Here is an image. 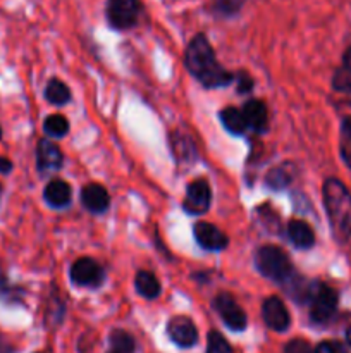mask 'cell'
<instances>
[{"instance_id": "6da1fadb", "label": "cell", "mask_w": 351, "mask_h": 353, "mask_svg": "<svg viewBox=\"0 0 351 353\" xmlns=\"http://www.w3.org/2000/svg\"><path fill=\"white\" fill-rule=\"evenodd\" d=\"M186 69L206 88H222L234 81V74L224 69L213 55L205 34H196L189 41L184 55Z\"/></svg>"}, {"instance_id": "7a4b0ae2", "label": "cell", "mask_w": 351, "mask_h": 353, "mask_svg": "<svg viewBox=\"0 0 351 353\" xmlns=\"http://www.w3.org/2000/svg\"><path fill=\"white\" fill-rule=\"evenodd\" d=\"M323 207L337 243L351 240V193L343 181L329 178L322 186Z\"/></svg>"}, {"instance_id": "3957f363", "label": "cell", "mask_w": 351, "mask_h": 353, "mask_svg": "<svg viewBox=\"0 0 351 353\" xmlns=\"http://www.w3.org/2000/svg\"><path fill=\"white\" fill-rule=\"evenodd\" d=\"M255 268L262 276L277 283H286L292 274L288 254L274 245H264L255 252Z\"/></svg>"}, {"instance_id": "277c9868", "label": "cell", "mask_w": 351, "mask_h": 353, "mask_svg": "<svg viewBox=\"0 0 351 353\" xmlns=\"http://www.w3.org/2000/svg\"><path fill=\"white\" fill-rule=\"evenodd\" d=\"M310 302V319L315 324H327L332 321V317L336 316L337 310V302H339V296L337 292L330 286L323 285V283H315L310 288L308 295Z\"/></svg>"}, {"instance_id": "5b68a950", "label": "cell", "mask_w": 351, "mask_h": 353, "mask_svg": "<svg viewBox=\"0 0 351 353\" xmlns=\"http://www.w3.org/2000/svg\"><path fill=\"white\" fill-rule=\"evenodd\" d=\"M140 0H109L107 2V19L116 30H127L134 26L140 16Z\"/></svg>"}, {"instance_id": "8992f818", "label": "cell", "mask_w": 351, "mask_h": 353, "mask_svg": "<svg viewBox=\"0 0 351 353\" xmlns=\"http://www.w3.org/2000/svg\"><path fill=\"white\" fill-rule=\"evenodd\" d=\"M213 309L219 314L220 319L224 321L229 330L233 331H243L246 327V314L244 310L237 305L236 300L229 295V293H220L213 299Z\"/></svg>"}, {"instance_id": "52a82bcc", "label": "cell", "mask_w": 351, "mask_h": 353, "mask_svg": "<svg viewBox=\"0 0 351 353\" xmlns=\"http://www.w3.org/2000/svg\"><path fill=\"white\" fill-rule=\"evenodd\" d=\"M71 279L74 285L85 286V288H96L105 279L102 265L89 257L78 259L71 268Z\"/></svg>"}, {"instance_id": "ba28073f", "label": "cell", "mask_w": 351, "mask_h": 353, "mask_svg": "<svg viewBox=\"0 0 351 353\" xmlns=\"http://www.w3.org/2000/svg\"><path fill=\"white\" fill-rule=\"evenodd\" d=\"M210 202H212V190L205 179H195L189 183L184 203H182L186 212L191 216H203L209 210Z\"/></svg>"}, {"instance_id": "9c48e42d", "label": "cell", "mask_w": 351, "mask_h": 353, "mask_svg": "<svg viewBox=\"0 0 351 353\" xmlns=\"http://www.w3.org/2000/svg\"><path fill=\"white\" fill-rule=\"evenodd\" d=\"M167 334L178 347L191 348L198 341V331L191 319L184 316L172 317L167 324Z\"/></svg>"}, {"instance_id": "30bf717a", "label": "cell", "mask_w": 351, "mask_h": 353, "mask_svg": "<svg viewBox=\"0 0 351 353\" xmlns=\"http://www.w3.org/2000/svg\"><path fill=\"white\" fill-rule=\"evenodd\" d=\"M262 316H264L265 324L272 331H277V333H284L289 327V324H291L288 309H286L282 300L277 299V296H270V299L265 300L264 307H262Z\"/></svg>"}, {"instance_id": "8fae6325", "label": "cell", "mask_w": 351, "mask_h": 353, "mask_svg": "<svg viewBox=\"0 0 351 353\" xmlns=\"http://www.w3.org/2000/svg\"><path fill=\"white\" fill-rule=\"evenodd\" d=\"M195 240L198 241L200 247L210 252L224 250L229 243V238L219 228L210 223H203V221L195 224Z\"/></svg>"}, {"instance_id": "7c38bea8", "label": "cell", "mask_w": 351, "mask_h": 353, "mask_svg": "<svg viewBox=\"0 0 351 353\" xmlns=\"http://www.w3.org/2000/svg\"><path fill=\"white\" fill-rule=\"evenodd\" d=\"M64 155L61 148L48 140H40L36 147V165L40 172H54L62 168Z\"/></svg>"}, {"instance_id": "4fadbf2b", "label": "cell", "mask_w": 351, "mask_h": 353, "mask_svg": "<svg viewBox=\"0 0 351 353\" xmlns=\"http://www.w3.org/2000/svg\"><path fill=\"white\" fill-rule=\"evenodd\" d=\"M81 202L89 212L102 214L109 209L110 196L109 192L102 185H98V183H89V185H86L83 188Z\"/></svg>"}, {"instance_id": "5bb4252c", "label": "cell", "mask_w": 351, "mask_h": 353, "mask_svg": "<svg viewBox=\"0 0 351 353\" xmlns=\"http://www.w3.org/2000/svg\"><path fill=\"white\" fill-rule=\"evenodd\" d=\"M241 110H243L248 128H251L255 133H264L267 130L268 114L267 107L262 100H248Z\"/></svg>"}, {"instance_id": "9a60e30c", "label": "cell", "mask_w": 351, "mask_h": 353, "mask_svg": "<svg viewBox=\"0 0 351 353\" xmlns=\"http://www.w3.org/2000/svg\"><path fill=\"white\" fill-rule=\"evenodd\" d=\"M286 233H288V238L291 240V243L295 247L303 248V250L312 248L313 243H315V234H313L312 228H310L308 223H305L301 219H292L288 224Z\"/></svg>"}, {"instance_id": "2e32d148", "label": "cell", "mask_w": 351, "mask_h": 353, "mask_svg": "<svg viewBox=\"0 0 351 353\" xmlns=\"http://www.w3.org/2000/svg\"><path fill=\"white\" fill-rule=\"evenodd\" d=\"M43 196L48 205L61 209V207L69 205V202H71V186L62 181V179H54V181L45 186Z\"/></svg>"}, {"instance_id": "e0dca14e", "label": "cell", "mask_w": 351, "mask_h": 353, "mask_svg": "<svg viewBox=\"0 0 351 353\" xmlns=\"http://www.w3.org/2000/svg\"><path fill=\"white\" fill-rule=\"evenodd\" d=\"M220 121H222L224 128L233 134H243L248 130L246 119H244L243 110L236 109V107H226L220 110Z\"/></svg>"}, {"instance_id": "ac0fdd59", "label": "cell", "mask_w": 351, "mask_h": 353, "mask_svg": "<svg viewBox=\"0 0 351 353\" xmlns=\"http://www.w3.org/2000/svg\"><path fill=\"white\" fill-rule=\"evenodd\" d=\"M134 286H136V292L140 293L143 299L153 300L160 295V283L155 278V274L148 271H140L134 278Z\"/></svg>"}, {"instance_id": "d6986e66", "label": "cell", "mask_w": 351, "mask_h": 353, "mask_svg": "<svg viewBox=\"0 0 351 353\" xmlns=\"http://www.w3.org/2000/svg\"><path fill=\"white\" fill-rule=\"evenodd\" d=\"M45 99L54 105H64L71 99V93L64 83L58 81V79H50L47 88H45Z\"/></svg>"}, {"instance_id": "ffe728a7", "label": "cell", "mask_w": 351, "mask_h": 353, "mask_svg": "<svg viewBox=\"0 0 351 353\" xmlns=\"http://www.w3.org/2000/svg\"><path fill=\"white\" fill-rule=\"evenodd\" d=\"M109 341L112 353H134V348H136L133 336L129 333H126V331H112Z\"/></svg>"}, {"instance_id": "44dd1931", "label": "cell", "mask_w": 351, "mask_h": 353, "mask_svg": "<svg viewBox=\"0 0 351 353\" xmlns=\"http://www.w3.org/2000/svg\"><path fill=\"white\" fill-rule=\"evenodd\" d=\"M43 130L48 137L61 138L64 137V134H67L69 121L65 119L64 116H61V114H52V116H48L47 119H45Z\"/></svg>"}, {"instance_id": "7402d4cb", "label": "cell", "mask_w": 351, "mask_h": 353, "mask_svg": "<svg viewBox=\"0 0 351 353\" xmlns=\"http://www.w3.org/2000/svg\"><path fill=\"white\" fill-rule=\"evenodd\" d=\"M339 154L344 164L351 169V119H343V123H341Z\"/></svg>"}, {"instance_id": "603a6c76", "label": "cell", "mask_w": 351, "mask_h": 353, "mask_svg": "<svg viewBox=\"0 0 351 353\" xmlns=\"http://www.w3.org/2000/svg\"><path fill=\"white\" fill-rule=\"evenodd\" d=\"M291 179H292V174L289 172V165L284 164V165H281V168L272 169V171L267 174L265 183H267L270 188L281 190V188H284V186H288L289 183H291Z\"/></svg>"}, {"instance_id": "cb8c5ba5", "label": "cell", "mask_w": 351, "mask_h": 353, "mask_svg": "<svg viewBox=\"0 0 351 353\" xmlns=\"http://www.w3.org/2000/svg\"><path fill=\"white\" fill-rule=\"evenodd\" d=\"M332 86L334 90L341 93H351V68L350 65L341 64L336 69L332 78Z\"/></svg>"}, {"instance_id": "d4e9b609", "label": "cell", "mask_w": 351, "mask_h": 353, "mask_svg": "<svg viewBox=\"0 0 351 353\" xmlns=\"http://www.w3.org/2000/svg\"><path fill=\"white\" fill-rule=\"evenodd\" d=\"M172 148H174V155L179 159V161H193V159L196 157L195 147H193L191 141L186 140V138L174 137Z\"/></svg>"}, {"instance_id": "484cf974", "label": "cell", "mask_w": 351, "mask_h": 353, "mask_svg": "<svg viewBox=\"0 0 351 353\" xmlns=\"http://www.w3.org/2000/svg\"><path fill=\"white\" fill-rule=\"evenodd\" d=\"M206 353H234L226 338L217 331H210L206 340Z\"/></svg>"}, {"instance_id": "4316f807", "label": "cell", "mask_w": 351, "mask_h": 353, "mask_svg": "<svg viewBox=\"0 0 351 353\" xmlns=\"http://www.w3.org/2000/svg\"><path fill=\"white\" fill-rule=\"evenodd\" d=\"M244 0H215V12L220 16H234L241 10Z\"/></svg>"}, {"instance_id": "83f0119b", "label": "cell", "mask_w": 351, "mask_h": 353, "mask_svg": "<svg viewBox=\"0 0 351 353\" xmlns=\"http://www.w3.org/2000/svg\"><path fill=\"white\" fill-rule=\"evenodd\" d=\"M313 353H350L348 348L339 341H322L315 347Z\"/></svg>"}, {"instance_id": "f1b7e54d", "label": "cell", "mask_w": 351, "mask_h": 353, "mask_svg": "<svg viewBox=\"0 0 351 353\" xmlns=\"http://www.w3.org/2000/svg\"><path fill=\"white\" fill-rule=\"evenodd\" d=\"M284 353H313V350L308 341L296 338V340H291L286 345Z\"/></svg>"}, {"instance_id": "f546056e", "label": "cell", "mask_w": 351, "mask_h": 353, "mask_svg": "<svg viewBox=\"0 0 351 353\" xmlns=\"http://www.w3.org/2000/svg\"><path fill=\"white\" fill-rule=\"evenodd\" d=\"M237 92L240 93H248L253 88V79L246 74V72H237Z\"/></svg>"}, {"instance_id": "4dcf8cb0", "label": "cell", "mask_w": 351, "mask_h": 353, "mask_svg": "<svg viewBox=\"0 0 351 353\" xmlns=\"http://www.w3.org/2000/svg\"><path fill=\"white\" fill-rule=\"evenodd\" d=\"M12 171V162L7 157H0V174H9Z\"/></svg>"}, {"instance_id": "1f68e13d", "label": "cell", "mask_w": 351, "mask_h": 353, "mask_svg": "<svg viewBox=\"0 0 351 353\" xmlns=\"http://www.w3.org/2000/svg\"><path fill=\"white\" fill-rule=\"evenodd\" d=\"M343 64L344 65H350L351 68V47L344 52V57H343Z\"/></svg>"}, {"instance_id": "d6a6232c", "label": "cell", "mask_w": 351, "mask_h": 353, "mask_svg": "<svg viewBox=\"0 0 351 353\" xmlns=\"http://www.w3.org/2000/svg\"><path fill=\"white\" fill-rule=\"evenodd\" d=\"M3 283H6V276H3V271L0 269V288L3 286Z\"/></svg>"}, {"instance_id": "836d02e7", "label": "cell", "mask_w": 351, "mask_h": 353, "mask_svg": "<svg viewBox=\"0 0 351 353\" xmlns=\"http://www.w3.org/2000/svg\"><path fill=\"white\" fill-rule=\"evenodd\" d=\"M346 341H348V345H350V347H351V327L346 331Z\"/></svg>"}, {"instance_id": "e575fe53", "label": "cell", "mask_w": 351, "mask_h": 353, "mask_svg": "<svg viewBox=\"0 0 351 353\" xmlns=\"http://www.w3.org/2000/svg\"><path fill=\"white\" fill-rule=\"evenodd\" d=\"M0 196H2V185H0Z\"/></svg>"}, {"instance_id": "d590c367", "label": "cell", "mask_w": 351, "mask_h": 353, "mask_svg": "<svg viewBox=\"0 0 351 353\" xmlns=\"http://www.w3.org/2000/svg\"><path fill=\"white\" fill-rule=\"evenodd\" d=\"M0 137H2V130H0Z\"/></svg>"}]
</instances>
